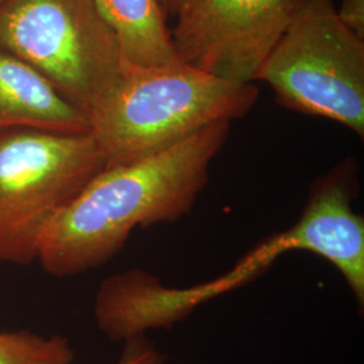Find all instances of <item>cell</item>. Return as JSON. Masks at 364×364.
Returning <instances> with one entry per match:
<instances>
[{
  "mask_svg": "<svg viewBox=\"0 0 364 364\" xmlns=\"http://www.w3.org/2000/svg\"><path fill=\"white\" fill-rule=\"evenodd\" d=\"M230 131L231 123H215L166 150L97 173L46 227L41 267L58 278L91 272L117 257L136 228L189 215Z\"/></svg>",
  "mask_w": 364,
  "mask_h": 364,
  "instance_id": "1",
  "label": "cell"
},
{
  "mask_svg": "<svg viewBox=\"0 0 364 364\" xmlns=\"http://www.w3.org/2000/svg\"><path fill=\"white\" fill-rule=\"evenodd\" d=\"M252 82L212 76L181 61L124 63L122 76L87 112L105 168L153 156L210 124L247 117L258 100Z\"/></svg>",
  "mask_w": 364,
  "mask_h": 364,
  "instance_id": "2",
  "label": "cell"
},
{
  "mask_svg": "<svg viewBox=\"0 0 364 364\" xmlns=\"http://www.w3.org/2000/svg\"><path fill=\"white\" fill-rule=\"evenodd\" d=\"M0 52L36 70L85 117L126 63L93 0H4Z\"/></svg>",
  "mask_w": 364,
  "mask_h": 364,
  "instance_id": "3",
  "label": "cell"
},
{
  "mask_svg": "<svg viewBox=\"0 0 364 364\" xmlns=\"http://www.w3.org/2000/svg\"><path fill=\"white\" fill-rule=\"evenodd\" d=\"M105 168L90 132L0 127V262L38 259L53 218Z\"/></svg>",
  "mask_w": 364,
  "mask_h": 364,
  "instance_id": "4",
  "label": "cell"
},
{
  "mask_svg": "<svg viewBox=\"0 0 364 364\" xmlns=\"http://www.w3.org/2000/svg\"><path fill=\"white\" fill-rule=\"evenodd\" d=\"M277 103L324 117L364 136V39L338 18L333 0H304L255 76Z\"/></svg>",
  "mask_w": 364,
  "mask_h": 364,
  "instance_id": "5",
  "label": "cell"
},
{
  "mask_svg": "<svg viewBox=\"0 0 364 364\" xmlns=\"http://www.w3.org/2000/svg\"><path fill=\"white\" fill-rule=\"evenodd\" d=\"M359 193V166L347 156L317 177L299 220L287 231L260 243L230 273L196 287L201 304L259 277L289 251H309L331 262L364 305V220L352 203Z\"/></svg>",
  "mask_w": 364,
  "mask_h": 364,
  "instance_id": "6",
  "label": "cell"
},
{
  "mask_svg": "<svg viewBox=\"0 0 364 364\" xmlns=\"http://www.w3.org/2000/svg\"><path fill=\"white\" fill-rule=\"evenodd\" d=\"M304 0H192L170 30L178 60L216 77L254 84Z\"/></svg>",
  "mask_w": 364,
  "mask_h": 364,
  "instance_id": "7",
  "label": "cell"
},
{
  "mask_svg": "<svg viewBox=\"0 0 364 364\" xmlns=\"http://www.w3.org/2000/svg\"><path fill=\"white\" fill-rule=\"evenodd\" d=\"M0 127L90 132L88 119L36 70L0 52Z\"/></svg>",
  "mask_w": 364,
  "mask_h": 364,
  "instance_id": "8",
  "label": "cell"
},
{
  "mask_svg": "<svg viewBox=\"0 0 364 364\" xmlns=\"http://www.w3.org/2000/svg\"><path fill=\"white\" fill-rule=\"evenodd\" d=\"M93 1L114 31L127 64L158 66L180 61L159 0Z\"/></svg>",
  "mask_w": 364,
  "mask_h": 364,
  "instance_id": "9",
  "label": "cell"
},
{
  "mask_svg": "<svg viewBox=\"0 0 364 364\" xmlns=\"http://www.w3.org/2000/svg\"><path fill=\"white\" fill-rule=\"evenodd\" d=\"M75 351L63 335L43 336L28 329L0 332V364H75Z\"/></svg>",
  "mask_w": 364,
  "mask_h": 364,
  "instance_id": "10",
  "label": "cell"
},
{
  "mask_svg": "<svg viewBox=\"0 0 364 364\" xmlns=\"http://www.w3.org/2000/svg\"><path fill=\"white\" fill-rule=\"evenodd\" d=\"M166 358L156 346L144 336L132 338L124 343L117 364H165Z\"/></svg>",
  "mask_w": 364,
  "mask_h": 364,
  "instance_id": "11",
  "label": "cell"
},
{
  "mask_svg": "<svg viewBox=\"0 0 364 364\" xmlns=\"http://www.w3.org/2000/svg\"><path fill=\"white\" fill-rule=\"evenodd\" d=\"M336 13L346 26L364 39V0H340Z\"/></svg>",
  "mask_w": 364,
  "mask_h": 364,
  "instance_id": "12",
  "label": "cell"
},
{
  "mask_svg": "<svg viewBox=\"0 0 364 364\" xmlns=\"http://www.w3.org/2000/svg\"><path fill=\"white\" fill-rule=\"evenodd\" d=\"M159 3L164 13L169 18L177 16L183 9H186L192 3V0H159Z\"/></svg>",
  "mask_w": 364,
  "mask_h": 364,
  "instance_id": "13",
  "label": "cell"
},
{
  "mask_svg": "<svg viewBox=\"0 0 364 364\" xmlns=\"http://www.w3.org/2000/svg\"><path fill=\"white\" fill-rule=\"evenodd\" d=\"M3 1H4V0H0V4H1V3H3Z\"/></svg>",
  "mask_w": 364,
  "mask_h": 364,
  "instance_id": "14",
  "label": "cell"
}]
</instances>
